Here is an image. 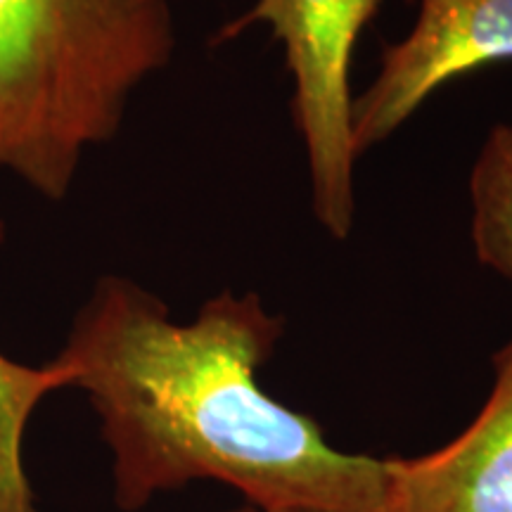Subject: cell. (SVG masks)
Listing matches in <instances>:
<instances>
[{"instance_id": "7", "label": "cell", "mask_w": 512, "mask_h": 512, "mask_svg": "<svg viewBox=\"0 0 512 512\" xmlns=\"http://www.w3.org/2000/svg\"><path fill=\"white\" fill-rule=\"evenodd\" d=\"M470 200L479 264L512 280V124H496L479 147Z\"/></svg>"}, {"instance_id": "3", "label": "cell", "mask_w": 512, "mask_h": 512, "mask_svg": "<svg viewBox=\"0 0 512 512\" xmlns=\"http://www.w3.org/2000/svg\"><path fill=\"white\" fill-rule=\"evenodd\" d=\"M382 0H256L230 19L214 43H226L247 29H271L283 46L292 76L290 112L302 138L311 183V209L332 240H349L356 216V147L351 64L356 41Z\"/></svg>"}, {"instance_id": "2", "label": "cell", "mask_w": 512, "mask_h": 512, "mask_svg": "<svg viewBox=\"0 0 512 512\" xmlns=\"http://www.w3.org/2000/svg\"><path fill=\"white\" fill-rule=\"evenodd\" d=\"M174 53L169 0H0V174L62 202Z\"/></svg>"}, {"instance_id": "1", "label": "cell", "mask_w": 512, "mask_h": 512, "mask_svg": "<svg viewBox=\"0 0 512 512\" xmlns=\"http://www.w3.org/2000/svg\"><path fill=\"white\" fill-rule=\"evenodd\" d=\"M283 330L252 292L216 294L178 323L131 278L93 285L53 361L98 415L121 512L202 479L266 512H387V458L337 451L261 389Z\"/></svg>"}, {"instance_id": "6", "label": "cell", "mask_w": 512, "mask_h": 512, "mask_svg": "<svg viewBox=\"0 0 512 512\" xmlns=\"http://www.w3.org/2000/svg\"><path fill=\"white\" fill-rule=\"evenodd\" d=\"M5 235L0 219V245ZM64 387L67 373L55 361L31 368L0 354V512H41L24 470V434L38 403Z\"/></svg>"}, {"instance_id": "5", "label": "cell", "mask_w": 512, "mask_h": 512, "mask_svg": "<svg viewBox=\"0 0 512 512\" xmlns=\"http://www.w3.org/2000/svg\"><path fill=\"white\" fill-rule=\"evenodd\" d=\"M484 408L451 444L387 458V512H512V339Z\"/></svg>"}, {"instance_id": "8", "label": "cell", "mask_w": 512, "mask_h": 512, "mask_svg": "<svg viewBox=\"0 0 512 512\" xmlns=\"http://www.w3.org/2000/svg\"><path fill=\"white\" fill-rule=\"evenodd\" d=\"M230 512H266V510H259V508H254V505H242V508H238V510H230Z\"/></svg>"}, {"instance_id": "4", "label": "cell", "mask_w": 512, "mask_h": 512, "mask_svg": "<svg viewBox=\"0 0 512 512\" xmlns=\"http://www.w3.org/2000/svg\"><path fill=\"white\" fill-rule=\"evenodd\" d=\"M512 60V0H420L406 38L387 43L366 93L354 98L356 155H366L446 83Z\"/></svg>"}]
</instances>
